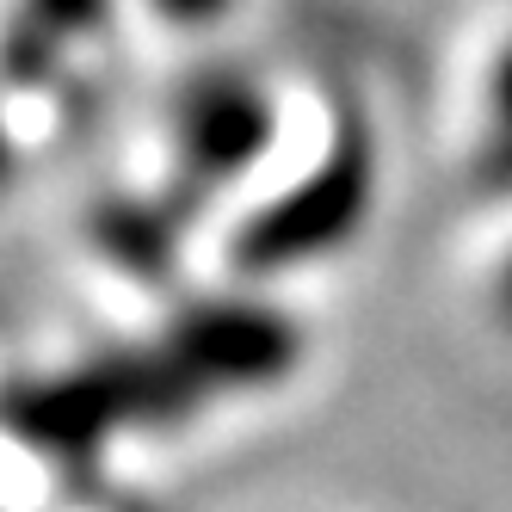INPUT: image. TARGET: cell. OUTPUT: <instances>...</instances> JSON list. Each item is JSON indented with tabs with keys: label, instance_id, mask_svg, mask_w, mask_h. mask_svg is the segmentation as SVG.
<instances>
[{
	"label": "cell",
	"instance_id": "cell-5",
	"mask_svg": "<svg viewBox=\"0 0 512 512\" xmlns=\"http://www.w3.org/2000/svg\"><path fill=\"white\" fill-rule=\"evenodd\" d=\"M99 241L130 272H155L161 278L173 266V223L155 204H112V210H99Z\"/></svg>",
	"mask_w": 512,
	"mask_h": 512
},
{
	"label": "cell",
	"instance_id": "cell-8",
	"mask_svg": "<svg viewBox=\"0 0 512 512\" xmlns=\"http://www.w3.org/2000/svg\"><path fill=\"white\" fill-rule=\"evenodd\" d=\"M488 118H494V136H512V44L500 50L488 75Z\"/></svg>",
	"mask_w": 512,
	"mask_h": 512
},
{
	"label": "cell",
	"instance_id": "cell-2",
	"mask_svg": "<svg viewBox=\"0 0 512 512\" xmlns=\"http://www.w3.org/2000/svg\"><path fill=\"white\" fill-rule=\"evenodd\" d=\"M377 198V149H371V130H364L358 112H340L334 136H327L321 161L284 186L278 198H266L260 210L235 229L229 260L253 278H272L290 266H315L327 253H340L364 216H371Z\"/></svg>",
	"mask_w": 512,
	"mask_h": 512
},
{
	"label": "cell",
	"instance_id": "cell-7",
	"mask_svg": "<svg viewBox=\"0 0 512 512\" xmlns=\"http://www.w3.org/2000/svg\"><path fill=\"white\" fill-rule=\"evenodd\" d=\"M149 7H155L167 25H179V31H204V25H216V19H229L235 0H149Z\"/></svg>",
	"mask_w": 512,
	"mask_h": 512
},
{
	"label": "cell",
	"instance_id": "cell-1",
	"mask_svg": "<svg viewBox=\"0 0 512 512\" xmlns=\"http://www.w3.org/2000/svg\"><path fill=\"white\" fill-rule=\"evenodd\" d=\"M204 389L167 346L155 352H112L75 364L50 383H25L13 395V432L38 451L81 457L99 451L124 426H167L179 414H192Z\"/></svg>",
	"mask_w": 512,
	"mask_h": 512
},
{
	"label": "cell",
	"instance_id": "cell-9",
	"mask_svg": "<svg viewBox=\"0 0 512 512\" xmlns=\"http://www.w3.org/2000/svg\"><path fill=\"white\" fill-rule=\"evenodd\" d=\"M482 186L512 192V136H494L488 149H482Z\"/></svg>",
	"mask_w": 512,
	"mask_h": 512
},
{
	"label": "cell",
	"instance_id": "cell-6",
	"mask_svg": "<svg viewBox=\"0 0 512 512\" xmlns=\"http://www.w3.org/2000/svg\"><path fill=\"white\" fill-rule=\"evenodd\" d=\"M105 7L112 0H25V25L56 38V44H75V38L105 25Z\"/></svg>",
	"mask_w": 512,
	"mask_h": 512
},
{
	"label": "cell",
	"instance_id": "cell-4",
	"mask_svg": "<svg viewBox=\"0 0 512 512\" xmlns=\"http://www.w3.org/2000/svg\"><path fill=\"white\" fill-rule=\"evenodd\" d=\"M278 136V112L260 81L216 68L198 75L179 93L173 112V142H179V192H223L229 179H241L253 161L272 149Z\"/></svg>",
	"mask_w": 512,
	"mask_h": 512
},
{
	"label": "cell",
	"instance_id": "cell-3",
	"mask_svg": "<svg viewBox=\"0 0 512 512\" xmlns=\"http://www.w3.org/2000/svg\"><path fill=\"white\" fill-rule=\"evenodd\" d=\"M161 346L186 364L204 395H216V389H260L290 377L303 364V327L272 303L210 297L179 309Z\"/></svg>",
	"mask_w": 512,
	"mask_h": 512
},
{
	"label": "cell",
	"instance_id": "cell-10",
	"mask_svg": "<svg viewBox=\"0 0 512 512\" xmlns=\"http://www.w3.org/2000/svg\"><path fill=\"white\" fill-rule=\"evenodd\" d=\"M500 315L512 321V260H506V272H500Z\"/></svg>",
	"mask_w": 512,
	"mask_h": 512
}]
</instances>
